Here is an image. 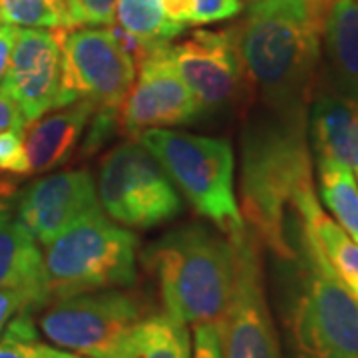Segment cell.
Segmentation results:
<instances>
[{
  "label": "cell",
  "mask_w": 358,
  "mask_h": 358,
  "mask_svg": "<svg viewBox=\"0 0 358 358\" xmlns=\"http://www.w3.org/2000/svg\"><path fill=\"white\" fill-rule=\"evenodd\" d=\"M4 289L24 293L32 310L48 305L42 251L13 213L0 217V291Z\"/></svg>",
  "instance_id": "ac0fdd59"
},
{
  "label": "cell",
  "mask_w": 358,
  "mask_h": 358,
  "mask_svg": "<svg viewBox=\"0 0 358 358\" xmlns=\"http://www.w3.org/2000/svg\"><path fill=\"white\" fill-rule=\"evenodd\" d=\"M143 261L166 313L185 324L221 322L233 287V245L221 231L183 225L159 237Z\"/></svg>",
  "instance_id": "277c9868"
},
{
  "label": "cell",
  "mask_w": 358,
  "mask_h": 358,
  "mask_svg": "<svg viewBox=\"0 0 358 358\" xmlns=\"http://www.w3.org/2000/svg\"><path fill=\"white\" fill-rule=\"evenodd\" d=\"M189 26L213 24L243 13V0H189Z\"/></svg>",
  "instance_id": "4316f807"
},
{
  "label": "cell",
  "mask_w": 358,
  "mask_h": 358,
  "mask_svg": "<svg viewBox=\"0 0 358 358\" xmlns=\"http://www.w3.org/2000/svg\"><path fill=\"white\" fill-rule=\"evenodd\" d=\"M68 28L18 26L10 62L0 90L13 100L24 122L48 114L58 106L62 76V36Z\"/></svg>",
  "instance_id": "4fadbf2b"
},
{
  "label": "cell",
  "mask_w": 358,
  "mask_h": 358,
  "mask_svg": "<svg viewBox=\"0 0 358 358\" xmlns=\"http://www.w3.org/2000/svg\"><path fill=\"white\" fill-rule=\"evenodd\" d=\"M308 143L315 159L358 167V98L317 84L308 103Z\"/></svg>",
  "instance_id": "9a60e30c"
},
{
  "label": "cell",
  "mask_w": 358,
  "mask_h": 358,
  "mask_svg": "<svg viewBox=\"0 0 358 358\" xmlns=\"http://www.w3.org/2000/svg\"><path fill=\"white\" fill-rule=\"evenodd\" d=\"M320 86L358 98V0H333L320 30Z\"/></svg>",
  "instance_id": "e0dca14e"
},
{
  "label": "cell",
  "mask_w": 358,
  "mask_h": 358,
  "mask_svg": "<svg viewBox=\"0 0 358 358\" xmlns=\"http://www.w3.org/2000/svg\"><path fill=\"white\" fill-rule=\"evenodd\" d=\"M8 128H26V122L18 106L0 90V131Z\"/></svg>",
  "instance_id": "f546056e"
},
{
  "label": "cell",
  "mask_w": 358,
  "mask_h": 358,
  "mask_svg": "<svg viewBox=\"0 0 358 358\" xmlns=\"http://www.w3.org/2000/svg\"><path fill=\"white\" fill-rule=\"evenodd\" d=\"M0 18L22 28H68L64 0H0Z\"/></svg>",
  "instance_id": "603a6c76"
},
{
  "label": "cell",
  "mask_w": 358,
  "mask_h": 358,
  "mask_svg": "<svg viewBox=\"0 0 358 358\" xmlns=\"http://www.w3.org/2000/svg\"><path fill=\"white\" fill-rule=\"evenodd\" d=\"M331 2H333V0H310V6H313V10L317 14L320 26H322V18H324V13H327V8H329Z\"/></svg>",
  "instance_id": "836d02e7"
},
{
  "label": "cell",
  "mask_w": 358,
  "mask_h": 358,
  "mask_svg": "<svg viewBox=\"0 0 358 358\" xmlns=\"http://www.w3.org/2000/svg\"><path fill=\"white\" fill-rule=\"evenodd\" d=\"M355 171H357V181H358V167H357V169H355Z\"/></svg>",
  "instance_id": "e575fe53"
},
{
  "label": "cell",
  "mask_w": 358,
  "mask_h": 358,
  "mask_svg": "<svg viewBox=\"0 0 358 358\" xmlns=\"http://www.w3.org/2000/svg\"><path fill=\"white\" fill-rule=\"evenodd\" d=\"M96 181L86 169L60 171L30 183L16 197V219L34 241L48 245L74 221L100 209Z\"/></svg>",
  "instance_id": "5bb4252c"
},
{
  "label": "cell",
  "mask_w": 358,
  "mask_h": 358,
  "mask_svg": "<svg viewBox=\"0 0 358 358\" xmlns=\"http://www.w3.org/2000/svg\"><path fill=\"white\" fill-rule=\"evenodd\" d=\"M192 358H225L221 324L219 322H201L193 331Z\"/></svg>",
  "instance_id": "83f0119b"
},
{
  "label": "cell",
  "mask_w": 358,
  "mask_h": 358,
  "mask_svg": "<svg viewBox=\"0 0 358 358\" xmlns=\"http://www.w3.org/2000/svg\"><path fill=\"white\" fill-rule=\"evenodd\" d=\"M138 141L201 217L227 237L245 229L235 199V157L225 138L152 128L140 131Z\"/></svg>",
  "instance_id": "8992f818"
},
{
  "label": "cell",
  "mask_w": 358,
  "mask_h": 358,
  "mask_svg": "<svg viewBox=\"0 0 358 358\" xmlns=\"http://www.w3.org/2000/svg\"><path fill=\"white\" fill-rule=\"evenodd\" d=\"M68 28L112 26L117 0H64Z\"/></svg>",
  "instance_id": "d4e9b609"
},
{
  "label": "cell",
  "mask_w": 358,
  "mask_h": 358,
  "mask_svg": "<svg viewBox=\"0 0 358 358\" xmlns=\"http://www.w3.org/2000/svg\"><path fill=\"white\" fill-rule=\"evenodd\" d=\"M20 310H32L24 293L14 291V289L0 291V334L4 331L6 322L13 319L16 313H20Z\"/></svg>",
  "instance_id": "f1b7e54d"
},
{
  "label": "cell",
  "mask_w": 358,
  "mask_h": 358,
  "mask_svg": "<svg viewBox=\"0 0 358 358\" xmlns=\"http://www.w3.org/2000/svg\"><path fill=\"white\" fill-rule=\"evenodd\" d=\"M233 245V287L221 319L225 358H281L271 315L257 237L247 229L229 235Z\"/></svg>",
  "instance_id": "30bf717a"
},
{
  "label": "cell",
  "mask_w": 358,
  "mask_h": 358,
  "mask_svg": "<svg viewBox=\"0 0 358 358\" xmlns=\"http://www.w3.org/2000/svg\"><path fill=\"white\" fill-rule=\"evenodd\" d=\"M16 30L18 26L13 24H0V82L6 74V68L10 62V54H13L14 40H16Z\"/></svg>",
  "instance_id": "4dcf8cb0"
},
{
  "label": "cell",
  "mask_w": 358,
  "mask_h": 358,
  "mask_svg": "<svg viewBox=\"0 0 358 358\" xmlns=\"http://www.w3.org/2000/svg\"><path fill=\"white\" fill-rule=\"evenodd\" d=\"M18 197V187L13 179L0 178V217L6 213H13V207Z\"/></svg>",
  "instance_id": "1f68e13d"
},
{
  "label": "cell",
  "mask_w": 358,
  "mask_h": 358,
  "mask_svg": "<svg viewBox=\"0 0 358 358\" xmlns=\"http://www.w3.org/2000/svg\"><path fill=\"white\" fill-rule=\"evenodd\" d=\"M320 26L310 0H253L233 26L251 102L308 110L320 80Z\"/></svg>",
  "instance_id": "7a4b0ae2"
},
{
  "label": "cell",
  "mask_w": 358,
  "mask_h": 358,
  "mask_svg": "<svg viewBox=\"0 0 358 358\" xmlns=\"http://www.w3.org/2000/svg\"><path fill=\"white\" fill-rule=\"evenodd\" d=\"M138 239L94 209L44 245V282L52 301L74 294L124 289L136 282Z\"/></svg>",
  "instance_id": "5b68a950"
},
{
  "label": "cell",
  "mask_w": 358,
  "mask_h": 358,
  "mask_svg": "<svg viewBox=\"0 0 358 358\" xmlns=\"http://www.w3.org/2000/svg\"><path fill=\"white\" fill-rule=\"evenodd\" d=\"M169 44L148 50L136 64L138 78L117 112L120 128L126 134L138 136L143 129L192 124L201 114L192 90L173 64Z\"/></svg>",
  "instance_id": "8fae6325"
},
{
  "label": "cell",
  "mask_w": 358,
  "mask_h": 358,
  "mask_svg": "<svg viewBox=\"0 0 358 358\" xmlns=\"http://www.w3.org/2000/svg\"><path fill=\"white\" fill-rule=\"evenodd\" d=\"M136 80V60L115 26H78L62 36V76L58 106L90 100L102 110H115Z\"/></svg>",
  "instance_id": "ba28073f"
},
{
  "label": "cell",
  "mask_w": 358,
  "mask_h": 358,
  "mask_svg": "<svg viewBox=\"0 0 358 358\" xmlns=\"http://www.w3.org/2000/svg\"><path fill=\"white\" fill-rule=\"evenodd\" d=\"M36 336L32 310H20L6 322L0 336V358H32L30 346Z\"/></svg>",
  "instance_id": "cb8c5ba5"
},
{
  "label": "cell",
  "mask_w": 358,
  "mask_h": 358,
  "mask_svg": "<svg viewBox=\"0 0 358 358\" xmlns=\"http://www.w3.org/2000/svg\"><path fill=\"white\" fill-rule=\"evenodd\" d=\"M282 265L281 319L293 358H358V299L303 219Z\"/></svg>",
  "instance_id": "3957f363"
},
{
  "label": "cell",
  "mask_w": 358,
  "mask_h": 358,
  "mask_svg": "<svg viewBox=\"0 0 358 358\" xmlns=\"http://www.w3.org/2000/svg\"><path fill=\"white\" fill-rule=\"evenodd\" d=\"M319 195L333 219L358 243V181L355 169L334 159H315Z\"/></svg>",
  "instance_id": "44dd1931"
},
{
  "label": "cell",
  "mask_w": 358,
  "mask_h": 358,
  "mask_svg": "<svg viewBox=\"0 0 358 358\" xmlns=\"http://www.w3.org/2000/svg\"><path fill=\"white\" fill-rule=\"evenodd\" d=\"M40 329L52 345L84 358H115L124 338L143 319L134 294L103 289L52 301Z\"/></svg>",
  "instance_id": "9c48e42d"
},
{
  "label": "cell",
  "mask_w": 358,
  "mask_h": 358,
  "mask_svg": "<svg viewBox=\"0 0 358 358\" xmlns=\"http://www.w3.org/2000/svg\"><path fill=\"white\" fill-rule=\"evenodd\" d=\"M30 357L32 358H84L80 355H74V352H68V350H62V348H54V346L42 345L38 341H34L32 346H30Z\"/></svg>",
  "instance_id": "d6a6232c"
},
{
  "label": "cell",
  "mask_w": 358,
  "mask_h": 358,
  "mask_svg": "<svg viewBox=\"0 0 358 358\" xmlns=\"http://www.w3.org/2000/svg\"><path fill=\"white\" fill-rule=\"evenodd\" d=\"M20 176H28L24 128H8L0 131V178Z\"/></svg>",
  "instance_id": "484cf974"
},
{
  "label": "cell",
  "mask_w": 358,
  "mask_h": 358,
  "mask_svg": "<svg viewBox=\"0 0 358 358\" xmlns=\"http://www.w3.org/2000/svg\"><path fill=\"white\" fill-rule=\"evenodd\" d=\"M115 358H192L187 324L164 315H150L129 331Z\"/></svg>",
  "instance_id": "d6986e66"
},
{
  "label": "cell",
  "mask_w": 358,
  "mask_h": 358,
  "mask_svg": "<svg viewBox=\"0 0 358 358\" xmlns=\"http://www.w3.org/2000/svg\"><path fill=\"white\" fill-rule=\"evenodd\" d=\"M299 211L307 225L317 237L322 253L327 255L329 263L333 265L336 275L343 279L346 287L352 291V294L358 299V243L346 235V231L329 217L322 207H320L317 193H307L301 203Z\"/></svg>",
  "instance_id": "ffe728a7"
},
{
  "label": "cell",
  "mask_w": 358,
  "mask_h": 358,
  "mask_svg": "<svg viewBox=\"0 0 358 358\" xmlns=\"http://www.w3.org/2000/svg\"><path fill=\"white\" fill-rule=\"evenodd\" d=\"M98 197L110 217L138 229L167 223L181 211L176 185L140 141H126L103 157Z\"/></svg>",
  "instance_id": "52a82bcc"
},
{
  "label": "cell",
  "mask_w": 358,
  "mask_h": 358,
  "mask_svg": "<svg viewBox=\"0 0 358 358\" xmlns=\"http://www.w3.org/2000/svg\"><path fill=\"white\" fill-rule=\"evenodd\" d=\"M96 110L98 106L94 102L80 100L28 122L24 128L28 176L44 173L66 164L76 152Z\"/></svg>",
  "instance_id": "2e32d148"
},
{
  "label": "cell",
  "mask_w": 358,
  "mask_h": 358,
  "mask_svg": "<svg viewBox=\"0 0 358 358\" xmlns=\"http://www.w3.org/2000/svg\"><path fill=\"white\" fill-rule=\"evenodd\" d=\"M169 54L201 114L223 110L245 96L247 82L233 28L195 30L178 44H169Z\"/></svg>",
  "instance_id": "7c38bea8"
},
{
  "label": "cell",
  "mask_w": 358,
  "mask_h": 358,
  "mask_svg": "<svg viewBox=\"0 0 358 358\" xmlns=\"http://www.w3.org/2000/svg\"><path fill=\"white\" fill-rule=\"evenodd\" d=\"M307 117L308 110L257 103L241 138V217L275 259L293 255L303 227L299 201L315 192Z\"/></svg>",
  "instance_id": "6da1fadb"
},
{
  "label": "cell",
  "mask_w": 358,
  "mask_h": 358,
  "mask_svg": "<svg viewBox=\"0 0 358 358\" xmlns=\"http://www.w3.org/2000/svg\"><path fill=\"white\" fill-rule=\"evenodd\" d=\"M115 26L145 48L167 44L185 26L171 22L162 8V0H117Z\"/></svg>",
  "instance_id": "7402d4cb"
},
{
  "label": "cell",
  "mask_w": 358,
  "mask_h": 358,
  "mask_svg": "<svg viewBox=\"0 0 358 358\" xmlns=\"http://www.w3.org/2000/svg\"><path fill=\"white\" fill-rule=\"evenodd\" d=\"M0 22H2V18H0Z\"/></svg>",
  "instance_id": "d590c367"
}]
</instances>
